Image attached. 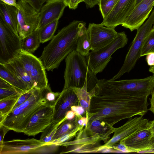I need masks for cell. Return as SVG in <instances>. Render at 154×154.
I'll return each mask as SVG.
<instances>
[{
  "label": "cell",
  "mask_w": 154,
  "mask_h": 154,
  "mask_svg": "<svg viewBox=\"0 0 154 154\" xmlns=\"http://www.w3.org/2000/svg\"><path fill=\"white\" fill-rule=\"evenodd\" d=\"M43 92L46 103L51 105L55 104L61 94V92H53L49 85L43 89Z\"/></svg>",
  "instance_id": "obj_35"
},
{
  "label": "cell",
  "mask_w": 154,
  "mask_h": 154,
  "mask_svg": "<svg viewBox=\"0 0 154 154\" xmlns=\"http://www.w3.org/2000/svg\"><path fill=\"white\" fill-rule=\"evenodd\" d=\"M27 2L29 5L30 4L31 2V0H24Z\"/></svg>",
  "instance_id": "obj_53"
},
{
  "label": "cell",
  "mask_w": 154,
  "mask_h": 154,
  "mask_svg": "<svg viewBox=\"0 0 154 154\" xmlns=\"http://www.w3.org/2000/svg\"><path fill=\"white\" fill-rule=\"evenodd\" d=\"M88 30L91 51L99 49L110 44L117 36L115 28L105 27L101 24L89 23Z\"/></svg>",
  "instance_id": "obj_13"
},
{
  "label": "cell",
  "mask_w": 154,
  "mask_h": 154,
  "mask_svg": "<svg viewBox=\"0 0 154 154\" xmlns=\"http://www.w3.org/2000/svg\"><path fill=\"white\" fill-rule=\"evenodd\" d=\"M76 127L74 119L72 120L66 119L58 127L57 131L53 137L51 144L52 142L72 130Z\"/></svg>",
  "instance_id": "obj_32"
},
{
  "label": "cell",
  "mask_w": 154,
  "mask_h": 154,
  "mask_svg": "<svg viewBox=\"0 0 154 154\" xmlns=\"http://www.w3.org/2000/svg\"><path fill=\"white\" fill-rule=\"evenodd\" d=\"M146 60L149 66L154 65V53H149L146 55Z\"/></svg>",
  "instance_id": "obj_44"
},
{
  "label": "cell",
  "mask_w": 154,
  "mask_h": 154,
  "mask_svg": "<svg viewBox=\"0 0 154 154\" xmlns=\"http://www.w3.org/2000/svg\"><path fill=\"white\" fill-rule=\"evenodd\" d=\"M100 146L96 144H80L69 146L68 149L61 153H88L98 152Z\"/></svg>",
  "instance_id": "obj_30"
},
{
  "label": "cell",
  "mask_w": 154,
  "mask_h": 154,
  "mask_svg": "<svg viewBox=\"0 0 154 154\" xmlns=\"http://www.w3.org/2000/svg\"><path fill=\"white\" fill-rule=\"evenodd\" d=\"M3 65L18 78L23 82L29 89L34 88L31 77L17 58Z\"/></svg>",
  "instance_id": "obj_22"
},
{
  "label": "cell",
  "mask_w": 154,
  "mask_h": 154,
  "mask_svg": "<svg viewBox=\"0 0 154 154\" xmlns=\"http://www.w3.org/2000/svg\"><path fill=\"white\" fill-rule=\"evenodd\" d=\"M97 87L99 93L114 92L133 98L147 99L154 90V76L119 81L103 79L98 80Z\"/></svg>",
  "instance_id": "obj_4"
},
{
  "label": "cell",
  "mask_w": 154,
  "mask_h": 154,
  "mask_svg": "<svg viewBox=\"0 0 154 154\" xmlns=\"http://www.w3.org/2000/svg\"><path fill=\"white\" fill-rule=\"evenodd\" d=\"M128 41L125 32H118L116 38L110 44L99 49L91 51L85 57L90 69L96 75L102 72L111 60L113 54L124 47Z\"/></svg>",
  "instance_id": "obj_6"
},
{
  "label": "cell",
  "mask_w": 154,
  "mask_h": 154,
  "mask_svg": "<svg viewBox=\"0 0 154 154\" xmlns=\"http://www.w3.org/2000/svg\"><path fill=\"white\" fill-rule=\"evenodd\" d=\"M118 0H99L98 4L100 11L105 19L110 13Z\"/></svg>",
  "instance_id": "obj_34"
},
{
  "label": "cell",
  "mask_w": 154,
  "mask_h": 154,
  "mask_svg": "<svg viewBox=\"0 0 154 154\" xmlns=\"http://www.w3.org/2000/svg\"><path fill=\"white\" fill-rule=\"evenodd\" d=\"M99 2V0H85L84 1L87 6L90 8H92L98 5Z\"/></svg>",
  "instance_id": "obj_45"
},
{
  "label": "cell",
  "mask_w": 154,
  "mask_h": 154,
  "mask_svg": "<svg viewBox=\"0 0 154 154\" xmlns=\"http://www.w3.org/2000/svg\"><path fill=\"white\" fill-rule=\"evenodd\" d=\"M66 7L64 0H48L39 11V20L37 29H40L48 24L59 20Z\"/></svg>",
  "instance_id": "obj_17"
},
{
  "label": "cell",
  "mask_w": 154,
  "mask_h": 154,
  "mask_svg": "<svg viewBox=\"0 0 154 154\" xmlns=\"http://www.w3.org/2000/svg\"><path fill=\"white\" fill-rule=\"evenodd\" d=\"M147 99L134 98L117 92L92 96L87 126L98 120L113 125L123 119L136 115L143 116L147 112Z\"/></svg>",
  "instance_id": "obj_1"
},
{
  "label": "cell",
  "mask_w": 154,
  "mask_h": 154,
  "mask_svg": "<svg viewBox=\"0 0 154 154\" xmlns=\"http://www.w3.org/2000/svg\"><path fill=\"white\" fill-rule=\"evenodd\" d=\"M114 149L118 151L119 152H131V150L123 143H119L112 146Z\"/></svg>",
  "instance_id": "obj_39"
},
{
  "label": "cell",
  "mask_w": 154,
  "mask_h": 154,
  "mask_svg": "<svg viewBox=\"0 0 154 154\" xmlns=\"http://www.w3.org/2000/svg\"><path fill=\"white\" fill-rule=\"evenodd\" d=\"M0 78L8 82L21 93H24L30 90L23 82L9 71L4 65L1 64Z\"/></svg>",
  "instance_id": "obj_24"
},
{
  "label": "cell",
  "mask_w": 154,
  "mask_h": 154,
  "mask_svg": "<svg viewBox=\"0 0 154 154\" xmlns=\"http://www.w3.org/2000/svg\"><path fill=\"white\" fill-rule=\"evenodd\" d=\"M149 120L142 116L130 118L125 124L115 128L114 134L111 138L103 145H100L98 152L104 149L113 148L112 146L131 135L137 130L146 126Z\"/></svg>",
  "instance_id": "obj_12"
},
{
  "label": "cell",
  "mask_w": 154,
  "mask_h": 154,
  "mask_svg": "<svg viewBox=\"0 0 154 154\" xmlns=\"http://www.w3.org/2000/svg\"><path fill=\"white\" fill-rule=\"evenodd\" d=\"M46 102L43 89L35 88L31 97L12 109L0 123V125H3L10 130L23 133L33 114Z\"/></svg>",
  "instance_id": "obj_5"
},
{
  "label": "cell",
  "mask_w": 154,
  "mask_h": 154,
  "mask_svg": "<svg viewBox=\"0 0 154 154\" xmlns=\"http://www.w3.org/2000/svg\"><path fill=\"white\" fill-rule=\"evenodd\" d=\"M154 23V10L147 21L137 30L123 65L117 73L111 80H116L120 78L124 73L130 72L134 68L141 57V51L144 41L152 29Z\"/></svg>",
  "instance_id": "obj_7"
},
{
  "label": "cell",
  "mask_w": 154,
  "mask_h": 154,
  "mask_svg": "<svg viewBox=\"0 0 154 154\" xmlns=\"http://www.w3.org/2000/svg\"><path fill=\"white\" fill-rule=\"evenodd\" d=\"M75 114L74 112L71 110H70L66 113L65 118L66 119L69 120H72L75 117Z\"/></svg>",
  "instance_id": "obj_48"
},
{
  "label": "cell",
  "mask_w": 154,
  "mask_h": 154,
  "mask_svg": "<svg viewBox=\"0 0 154 154\" xmlns=\"http://www.w3.org/2000/svg\"><path fill=\"white\" fill-rule=\"evenodd\" d=\"M17 4L18 34L22 40L37 29L39 12L24 0H18Z\"/></svg>",
  "instance_id": "obj_10"
},
{
  "label": "cell",
  "mask_w": 154,
  "mask_h": 154,
  "mask_svg": "<svg viewBox=\"0 0 154 154\" xmlns=\"http://www.w3.org/2000/svg\"><path fill=\"white\" fill-rule=\"evenodd\" d=\"M83 21L73 20L61 29L44 48L41 60L46 70L53 71L71 52L75 50Z\"/></svg>",
  "instance_id": "obj_2"
},
{
  "label": "cell",
  "mask_w": 154,
  "mask_h": 154,
  "mask_svg": "<svg viewBox=\"0 0 154 154\" xmlns=\"http://www.w3.org/2000/svg\"><path fill=\"white\" fill-rule=\"evenodd\" d=\"M86 24L82 27L78 36L75 50L82 55L86 57L90 53L91 46L88 29Z\"/></svg>",
  "instance_id": "obj_25"
},
{
  "label": "cell",
  "mask_w": 154,
  "mask_h": 154,
  "mask_svg": "<svg viewBox=\"0 0 154 154\" xmlns=\"http://www.w3.org/2000/svg\"><path fill=\"white\" fill-rule=\"evenodd\" d=\"M136 0H118L110 13L100 23L115 28L122 25L134 10Z\"/></svg>",
  "instance_id": "obj_15"
},
{
  "label": "cell",
  "mask_w": 154,
  "mask_h": 154,
  "mask_svg": "<svg viewBox=\"0 0 154 154\" xmlns=\"http://www.w3.org/2000/svg\"><path fill=\"white\" fill-rule=\"evenodd\" d=\"M0 19L14 33L19 35L17 8L0 1Z\"/></svg>",
  "instance_id": "obj_20"
},
{
  "label": "cell",
  "mask_w": 154,
  "mask_h": 154,
  "mask_svg": "<svg viewBox=\"0 0 154 154\" xmlns=\"http://www.w3.org/2000/svg\"><path fill=\"white\" fill-rule=\"evenodd\" d=\"M35 89V88H32L21 94L14 106L12 109H14L27 101L32 95Z\"/></svg>",
  "instance_id": "obj_38"
},
{
  "label": "cell",
  "mask_w": 154,
  "mask_h": 154,
  "mask_svg": "<svg viewBox=\"0 0 154 154\" xmlns=\"http://www.w3.org/2000/svg\"></svg>",
  "instance_id": "obj_55"
},
{
  "label": "cell",
  "mask_w": 154,
  "mask_h": 154,
  "mask_svg": "<svg viewBox=\"0 0 154 154\" xmlns=\"http://www.w3.org/2000/svg\"><path fill=\"white\" fill-rule=\"evenodd\" d=\"M154 53V29H152L146 37L141 48L140 57Z\"/></svg>",
  "instance_id": "obj_33"
},
{
  "label": "cell",
  "mask_w": 154,
  "mask_h": 154,
  "mask_svg": "<svg viewBox=\"0 0 154 154\" xmlns=\"http://www.w3.org/2000/svg\"><path fill=\"white\" fill-rule=\"evenodd\" d=\"M71 110L74 112L75 115H82L85 113V111L84 109L80 105H74L71 107Z\"/></svg>",
  "instance_id": "obj_41"
},
{
  "label": "cell",
  "mask_w": 154,
  "mask_h": 154,
  "mask_svg": "<svg viewBox=\"0 0 154 154\" xmlns=\"http://www.w3.org/2000/svg\"><path fill=\"white\" fill-rule=\"evenodd\" d=\"M40 43L39 30L36 29L21 40L22 51L32 54L38 48Z\"/></svg>",
  "instance_id": "obj_26"
},
{
  "label": "cell",
  "mask_w": 154,
  "mask_h": 154,
  "mask_svg": "<svg viewBox=\"0 0 154 154\" xmlns=\"http://www.w3.org/2000/svg\"><path fill=\"white\" fill-rule=\"evenodd\" d=\"M66 6L70 9L74 10L76 8L81 2H84L85 0H64Z\"/></svg>",
  "instance_id": "obj_40"
},
{
  "label": "cell",
  "mask_w": 154,
  "mask_h": 154,
  "mask_svg": "<svg viewBox=\"0 0 154 154\" xmlns=\"http://www.w3.org/2000/svg\"><path fill=\"white\" fill-rule=\"evenodd\" d=\"M151 133L146 125L123 139L119 143H123L131 152L141 153L148 149Z\"/></svg>",
  "instance_id": "obj_19"
},
{
  "label": "cell",
  "mask_w": 154,
  "mask_h": 154,
  "mask_svg": "<svg viewBox=\"0 0 154 154\" xmlns=\"http://www.w3.org/2000/svg\"><path fill=\"white\" fill-rule=\"evenodd\" d=\"M84 128V127L76 126L75 128L71 131L65 134L60 138L54 140L51 144H58L62 143L68 141L78 134L79 131Z\"/></svg>",
  "instance_id": "obj_36"
},
{
  "label": "cell",
  "mask_w": 154,
  "mask_h": 154,
  "mask_svg": "<svg viewBox=\"0 0 154 154\" xmlns=\"http://www.w3.org/2000/svg\"><path fill=\"white\" fill-rule=\"evenodd\" d=\"M152 28L154 29V23Z\"/></svg>",
  "instance_id": "obj_54"
},
{
  "label": "cell",
  "mask_w": 154,
  "mask_h": 154,
  "mask_svg": "<svg viewBox=\"0 0 154 154\" xmlns=\"http://www.w3.org/2000/svg\"><path fill=\"white\" fill-rule=\"evenodd\" d=\"M23 93L15 88H0V100Z\"/></svg>",
  "instance_id": "obj_37"
},
{
  "label": "cell",
  "mask_w": 154,
  "mask_h": 154,
  "mask_svg": "<svg viewBox=\"0 0 154 154\" xmlns=\"http://www.w3.org/2000/svg\"><path fill=\"white\" fill-rule=\"evenodd\" d=\"M154 6V0H143L136 6L122 25L131 31L137 30L148 17Z\"/></svg>",
  "instance_id": "obj_16"
},
{
  "label": "cell",
  "mask_w": 154,
  "mask_h": 154,
  "mask_svg": "<svg viewBox=\"0 0 154 154\" xmlns=\"http://www.w3.org/2000/svg\"><path fill=\"white\" fill-rule=\"evenodd\" d=\"M146 153H154V136H152L150 140L148 149L141 152Z\"/></svg>",
  "instance_id": "obj_43"
},
{
  "label": "cell",
  "mask_w": 154,
  "mask_h": 154,
  "mask_svg": "<svg viewBox=\"0 0 154 154\" xmlns=\"http://www.w3.org/2000/svg\"><path fill=\"white\" fill-rule=\"evenodd\" d=\"M100 141L99 135H91L87 132L85 128L80 131L74 140L58 144L59 146H65L66 147L69 146L80 144H91L95 145Z\"/></svg>",
  "instance_id": "obj_23"
},
{
  "label": "cell",
  "mask_w": 154,
  "mask_h": 154,
  "mask_svg": "<svg viewBox=\"0 0 154 154\" xmlns=\"http://www.w3.org/2000/svg\"><path fill=\"white\" fill-rule=\"evenodd\" d=\"M58 21L59 20L54 21L39 29L41 43H44L51 39L57 27Z\"/></svg>",
  "instance_id": "obj_29"
},
{
  "label": "cell",
  "mask_w": 154,
  "mask_h": 154,
  "mask_svg": "<svg viewBox=\"0 0 154 154\" xmlns=\"http://www.w3.org/2000/svg\"><path fill=\"white\" fill-rule=\"evenodd\" d=\"M142 0H136L135 4V7L138 5Z\"/></svg>",
  "instance_id": "obj_51"
},
{
  "label": "cell",
  "mask_w": 154,
  "mask_h": 154,
  "mask_svg": "<svg viewBox=\"0 0 154 154\" xmlns=\"http://www.w3.org/2000/svg\"><path fill=\"white\" fill-rule=\"evenodd\" d=\"M77 105H80L79 101L72 89H63L54 104L52 122H60L65 118L67 112L71 110L72 106Z\"/></svg>",
  "instance_id": "obj_18"
},
{
  "label": "cell",
  "mask_w": 154,
  "mask_h": 154,
  "mask_svg": "<svg viewBox=\"0 0 154 154\" xmlns=\"http://www.w3.org/2000/svg\"><path fill=\"white\" fill-rule=\"evenodd\" d=\"M66 120L64 118L58 123L52 122L47 127L42 133L40 140L45 143L47 145L51 144L53 137L55 134L59 126L64 121Z\"/></svg>",
  "instance_id": "obj_31"
},
{
  "label": "cell",
  "mask_w": 154,
  "mask_h": 154,
  "mask_svg": "<svg viewBox=\"0 0 154 154\" xmlns=\"http://www.w3.org/2000/svg\"><path fill=\"white\" fill-rule=\"evenodd\" d=\"M10 130L9 129L4 125H0V146L2 145L4 141L5 135Z\"/></svg>",
  "instance_id": "obj_42"
},
{
  "label": "cell",
  "mask_w": 154,
  "mask_h": 154,
  "mask_svg": "<svg viewBox=\"0 0 154 154\" xmlns=\"http://www.w3.org/2000/svg\"><path fill=\"white\" fill-rule=\"evenodd\" d=\"M48 0H39L41 4L42 5Z\"/></svg>",
  "instance_id": "obj_52"
},
{
  "label": "cell",
  "mask_w": 154,
  "mask_h": 154,
  "mask_svg": "<svg viewBox=\"0 0 154 154\" xmlns=\"http://www.w3.org/2000/svg\"><path fill=\"white\" fill-rule=\"evenodd\" d=\"M149 71L154 74V65L150 66Z\"/></svg>",
  "instance_id": "obj_50"
},
{
  "label": "cell",
  "mask_w": 154,
  "mask_h": 154,
  "mask_svg": "<svg viewBox=\"0 0 154 154\" xmlns=\"http://www.w3.org/2000/svg\"><path fill=\"white\" fill-rule=\"evenodd\" d=\"M65 61L63 89L77 88L90 92L96 86L98 80L89 69L85 57L74 50Z\"/></svg>",
  "instance_id": "obj_3"
},
{
  "label": "cell",
  "mask_w": 154,
  "mask_h": 154,
  "mask_svg": "<svg viewBox=\"0 0 154 154\" xmlns=\"http://www.w3.org/2000/svg\"><path fill=\"white\" fill-rule=\"evenodd\" d=\"M0 1L8 5L17 7L16 0H0Z\"/></svg>",
  "instance_id": "obj_47"
},
{
  "label": "cell",
  "mask_w": 154,
  "mask_h": 154,
  "mask_svg": "<svg viewBox=\"0 0 154 154\" xmlns=\"http://www.w3.org/2000/svg\"><path fill=\"white\" fill-rule=\"evenodd\" d=\"M46 145L40 140L33 138L4 141L0 146V154L34 153L38 148Z\"/></svg>",
  "instance_id": "obj_14"
},
{
  "label": "cell",
  "mask_w": 154,
  "mask_h": 154,
  "mask_svg": "<svg viewBox=\"0 0 154 154\" xmlns=\"http://www.w3.org/2000/svg\"><path fill=\"white\" fill-rule=\"evenodd\" d=\"M21 39L0 19V64H6L21 51Z\"/></svg>",
  "instance_id": "obj_8"
},
{
  "label": "cell",
  "mask_w": 154,
  "mask_h": 154,
  "mask_svg": "<svg viewBox=\"0 0 154 154\" xmlns=\"http://www.w3.org/2000/svg\"><path fill=\"white\" fill-rule=\"evenodd\" d=\"M74 92L78 99L80 105L85 109V115L86 117L89 109L92 94L90 91L79 88H71Z\"/></svg>",
  "instance_id": "obj_28"
},
{
  "label": "cell",
  "mask_w": 154,
  "mask_h": 154,
  "mask_svg": "<svg viewBox=\"0 0 154 154\" xmlns=\"http://www.w3.org/2000/svg\"><path fill=\"white\" fill-rule=\"evenodd\" d=\"M85 128L89 134L98 135L100 140L103 141L105 143L109 140L110 135L114 132L115 129L113 126L98 120L93 121L86 128Z\"/></svg>",
  "instance_id": "obj_21"
},
{
  "label": "cell",
  "mask_w": 154,
  "mask_h": 154,
  "mask_svg": "<svg viewBox=\"0 0 154 154\" xmlns=\"http://www.w3.org/2000/svg\"><path fill=\"white\" fill-rule=\"evenodd\" d=\"M22 94L0 100V123L11 111L19 98Z\"/></svg>",
  "instance_id": "obj_27"
},
{
  "label": "cell",
  "mask_w": 154,
  "mask_h": 154,
  "mask_svg": "<svg viewBox=\"0 0 154 154\" xmlns=\"http://www.w3.org/2000/svg\"><path fill=\"white\" fill-rule=\"evenodd\" d=\"M54 106L46 103L42 106L32 116L23 133L34 136L43 132L53 122Z\"/></svg>",
  "instance_id": "obj_11"
},
{
  "label": "cell",
  "mask_w": 154,
  "mask_h": 154,
  "mask_svg": "<svg viewBox=\"0 0 154 154\" xmlns=\"http://www.w3.org/2000/svg\"><path fill=\"white\" fill-rule=\"evenodd\" d=\"M16 58L31 77L34 88L42 89L48 85L46 69L40 58L22 51Z\"/></svg>",
  "instance_id": "obj_9"
},
{
  "label": "cell",
  "mask_w": 154,
  "mask_h": 154,
  "mask_svg": "<svg viewBox=\"0 0 154 154\" xmlns=\"http://www.w3.org/2000/svg\"><path fill=\"white\" fill-rule=\"evenodd\" d=\"M151 95V97L149 99L150 107L148 109L154 114V90Z\"/></svg>",
  "instance_id": "obj_49"
},
{
  "label": "cell",
  "mask_w": 154,
  "mask_h": 154,
  "mask_svg": "<svg viewBox=\"0 0 154 154\" xmlns=\"http://www.w3.org/2000/svg\"><path fill=\"white\" fill-rule=\"evenodd\" d=\"M147 127L150 131L152 136H154V120L148 122L146 124Z\"/></svg>",
  "instance_id": "obj_46"
}]
</instances>
